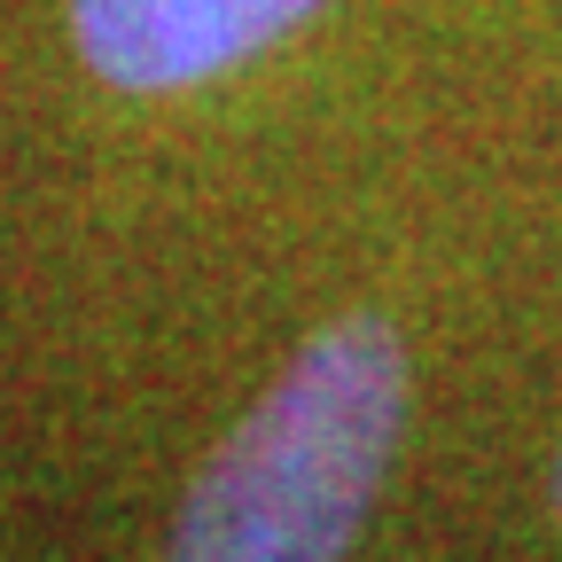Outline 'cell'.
<instances>
[{"mask_svg": "<svg viewBox=\"0 0 562 562\" xmlns=\"http://www.w3.org/2000/svg\"><path fill=\"white\" fill-rule=\"evenodd\" d=\"M321 0H70L94 79L125 94H180L297 32Z\"/></svg>", "mask_w": 562, "mask_h": 562, "instance_id": "7a4b0ae2", "label": "cell"}, {"mask_svg": "<svg viewBox=\"0 0 562 562\" xmlns=\"http://www.w3.org/2000/svg\"><path fill=\"white\" fill-rule=\"evenodd\" d=\"M554 501H562V469H554Z\"/></svg>", "mask_w": 562, "mask_h": 562, "instance_id": "3957f363", "label": "cell"}, {"mask_svg": "<svg viewBox=\"0 0 562 562\" xmlns=\"http://www.w3.org/2000/svg\"><path fill=\"white\" fill-rule=\"evenodd\" d=\"M406 422V344L375 313L328 321L188 484L165 562H344Z\"/></svg>", "mask_w": 562, "mask_h": 562, "instance_id": "6da1fadb", "label": "cell"}]
</instances>
